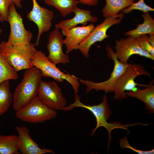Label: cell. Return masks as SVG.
<instances>
[{"label": "cell", "instance_id": "1", "mask_svg": "<svg viewBox=\"0 0 154 154\" xmlns=\"http://www.w3.org/2000/svg\"><path fill=\"white\" fill-rule=\"evenodd\" d=\"M75 107H82L89 110L94 115L97 124L95 128L92 130L91 135L93 136L97 129L99 127H103L108 132V149H109L110 142L112 137L111 132L115 129H121L127 130L128 127L139 125L140 123L121 124L120 122L114 121L108 123L107 120L112 114L108 102L107 96L106 93L104 95L102 102L97 105L90 106L86 105L82 103L80 100V97L77 94H75V102L67 106L64 108L62 110L67 111L72 110Z\"/></svg>", "mask_w": 154, "mask_h": 154}, {"label": "cell", "instance_id": "2", "mask_svg": "<svg viewBox=\"0 0 154 154\" xmlns=\"http://www.w3.org/2000/svg\"><path fill=\"white\" fill-rule=\"evenodd\" d=\"M41 77V71L35 67L25 70L23 78L13 95L12 106L15 111L16 112L25 106L37 96Z\"/></svg>", "mask_w": 154, "mask_h": 154}, {"label": "cell", "instance_id": "3", "mask_svg": "<svg viewBox=\"0 0 154 154\" xmlns=\"http://www.w3.org/2000/svg\"><path fill=\"white\" fill-rule=\"evenodd\" d=\"M35 45L13 46L2 41L0 43V51L17 72L31 68L33 66L31 59L36 50Z\"/></svg>", "mask_w": 154, "mask_h": 154}, {"label": "cell", "instance_id": "4", "mask_svg": "<svg viewBox=\"0 0 154 154\" xmlns=\"http://www.w3.org/2000/svg\"><path fill=\"white\" fill-rule=\"evenodd\" d=\"M31 63L33 66L41 71L42 77L51 78L59 82L65 80L71 85L75 94L78 93L80 86L78 78L74 75L61 72L41 50H36L32 57Z\"/></svg>", "mask_w": 154, "mask_h": 154}, {"label": "cell", "instance_id": "5", "mask_svg": "<svg viewBox=\"0 0 154 154\" xmlns=\"http://www.w3.org/2000/svg\"><path fill=\"white\" fill-rule=\"evenodd\" d=\"M57 114L56 110L48 107L37 96L28 104L16 111L15 116L23 121L35 123L54 119Z\"/></svg>", "mask_w": 154, "mask_h": 154}, {"label": "cell", "instance_id": "6", "mask_svg": "<svg viewBox=\"0 0 154 154\" xmlns=\"http://www.w3.org/2000/svg\"><path fill=\"white\" fill-rule=\"evenodd\" d=\"M106 50L108 56L114 63V69L110 78L105 81L100 82L78 79L80 82L86 86V93L93 90L97 91L103 90L106 93L113 92L114 87L117 80L127 69L128 63H123L120 61L114 50L108 44H106Z\"/></svg>", "mask_w": 154, "mask_h": 154}, {"label": "cell", "instance_id": "7", "mask_svg": "<svg viewBox=\"0 0 154 154\" xmlns=\"http://www.w3.org/2000/svg\"><path fill=\"white\" fill-rule=\"evenodd\" d=\"M145 75L151 77L150 73L140 64L128 63L125 72L117 80L114 87V97L117 100H121L127 97L125 94V91L134 90L136 86L146 87L148 84L136 83L135 79L138 76Z\"/></svg>", "mask_w": 154, "mask_h": 154}, {"label": "cell", "instance_id": "8", "mask_svg": "<svg viewBox=\"0 0 154 154\" xmlns=\"http://www.w3.org/2000/svg\"><path fill=\"white\" fill-rule=\"evenodd\" d=\"M7 21L10 27V32L7 44L13 46L28 45L31 43L33 37L31 32L27 30L20 14L16 10L15 5L12 2L9 6Z\"/></svg>", "mask_w": 154, "mask_h": 154}, {"label": "cell", "instance_id": "9", "mask_svg": "<svg viewBox=\"0 0 154 154\" xmlns=\"http://www.w3.org/2000/svg\"><path fill=\"white\" fill-rule=\"evenodd\" d=\"M122 12L116 15L105 18L101 24L97 25L90 33L78 46L79 50L86 58L89 57V50L91 46L95 42H101L110 37L106 34L108 29L112 26L120 23L124 16Z\"/></svg>", "mask_w": 154, "mask_h": 154}, {"label": "cell", "instance_id": "10", "mask_svg": "<svg viewBox=\"0 0 154 154\" xmlns=\"http://www.w3.org/2000/svg\"><path fill=\"white\" fill-rule=\"evenodd\" d=\"M37 96L43 103L56 110H62L67 104L61 88L55 82L41 80L38 85Z\"/></svg>", "mask_w": 154, "mask_h": 154}, {"label": "cell", "instance_id": "11", "mask_svg": "<svg viewBox=\"0 0 154 154\" xmlns=\"http://www.w3.org/2000/svg\"><path fill=\"white\" fill-rule=\"evenodd\" d=\"M115 53L120 61L128 63L129 58L133 54L154 60V57L141 48L140 46L138 37L129 36L126 38H121L115 41Z\"/></svg>", "mask_w": 154, "mask_h": 154}, {"label": "cell", "instance_id": "12", "mask_svg": "<svg viewBox=\"0 0 154 154\" xmlns=\"http://www.w3.org/2000/svg\"><path fill=\"white\" fill-rule=\"evenodd\" d=\"M33 8L27 14V17L37 26L38 33L35 45L38 46L42 34L50 30L54 15L52 11L40 6L36 0H33Z\"/></svg>", "mask_w": 154, "mask_h": 154}, {"label": "cell", "instance_id": "13", "mask_svg": "<svg viewBox=\"0 0 154 154\" xmlns=\"http://www.w3.org/2000/svg\"><path fill=\"white\" fill-rule=\"evenodd\" d=\"M48 40L47 48L49 52L47 56L48 59L56 64L68 63L70 59L67 54L63 51L64 40L59 29L56 28L50 33Z\"/></svg>", "mask_w": 154, "mask_h": 154}, {"label": "cell", "instance_id": "14", "mask_svg": "<svg viewBox=\"0 0 154 154\" xmlns=\"http://www.w3.org/2000/svg\"><path fill=\"white\" fill-rule=\"evenodd\" d=\"M95 26L92 23L87 26L75 27L70 29H61L62 35L66 37L64 40L66 50V54H68L76 48L81 42L91 32Z\"/></svg>", "mask_w": 154, "mask_h": 154}, {"label": "cell", "instance_id": "15", "mask_svg": "<svg viewBox=\"0 0 154 154\" xmlns=\"http://www.w3.org/2000/svg\"><path fill=\"white\" fill-rule=\"evenodd\" d=\"M16 129L18 133L20 147L19 151L23 154H42L50 153H54L52 150L41 148L32 139L29 129L24 125L16 126Z\"/></svg>", "mask_w": 154, "mask_h": 154}, {"label": "cell", "instance_id": "16", "mask_svg": "<svg viewBox=\"0 0 154 154\" xmlns=\"http://www.w3.org/2000/svg\"><path fill=\"white\" fill-rule=\"evenodd\" d=\"M74 16L72 19H66L61 21L55 25L56 28L70 29L76 27L78 24L86 25L88 22L93 23L98 20L97 17L93 16L91 14V11L81 9L76 6L73 10Z\"/></svg>", "mask_w": 154, "mask_h": 154}, {"label": "cell", "instance_id": "17", "mask_svg": "<svg viewBox=\"0 0 154 154\" xmlns=\"http://www.w3.org/2000/svg\"><path fill=\"white\" fill-rule=\"evenodd\" d=\"M154 80H151L146 88L140 89L138 86L131 91L125 92L127 97L136 98L143 102L145 109L148 114H151L154 112Z\"/></svg>", "mask_w": 154, "mask_h": 154}, {"label": "cell", "instance_id": "18", "mask_svg": "<svg viewBox=\"0 0 154 154\" xmlns=\"http://www.w3.org/2000/svg\"><path fill=\"white\" fill-rule=\"evenodd\" d=\"M141 15L144 19L143 23L139 24L135 29L126 32L125 36L138 37L143 34H154V20L148 12H143Z\"/></svg>", "mask_w": 154, "mask_h": 154}, {"label": "cell", "instance_id": "19", "mask_svg": "<svg viewBox=\"0 0 154 154\" xmlns=\"http://www.w3.org/2000/svg\"><path fill=\"white\" fill-rule=\"evenodd\" d=\"M20 143L18 135H0V154H18Z\"/></svg>", "mask_w": 154, "mask_h": 154}, {"label": "cell", "instance_id": "20", "mask_svg": "<svg viewBox=\"0 0 154 154\" xmlns=\"http://www.w3.org/2000/svg\"><path fill=\"white\" fill-rule=\"evenodd\" d=\"M106 4L102 11L105 18L117 15L122 10L129 6L135 0H105Z\"/></svg>", "mask_w": 154, "mask_h": 154}, {"label": "cell", "instance_id": "21", "mask_svg": "<svg viewBox=\"0 0 154 154\" xmlns=\"http://www.w3.org/2000/svg\"><path fill=\"white\" fill-rule=\"evenodd\" d=\"M9 80L0 83V117L8 111L13 102Z\"/></svg>", "mask_w": 154, "mask_h": 154}, {"label": "cell", "instance_id": "22", "mask_svg": "<svg viewBox=\"0 0 154 154\" xmlns=\"http://www.w3.org/2000/svg\"><path fill=\"white\" fill-rule=\"evenodd\" d=\"M44 3L53 6L59 11L63 17L70 14L77 5L80 3L76 0H43Z\"/></svg>", "mask_w": 154, "mask_h": 154}, {"label": "cell", "instance_id": "23", "mask_svg": "<svg viewBox=\"0 0 154 154\" xmlns=\"http://www.w3.org/2000/svg\"><path fill=\"white\" fill-rule=\"evenodd\" d=\"M17 72L0 51V83L7 80H17Z\"/></svg>", "mask_w": 154, "mask_h": 154}, {"label": "cell", "instance_id": "24", "mask_svg": "<svg viewBox=\"0 0 154 154\" xmlns=\"http://www.w3.org/2000/svg\"><path fill=\"white\" fill-rule=\"evenodd\" d=\"M134 10H138L142 11L143 13L149 11H154V9L147 5L144 2V0H139L136 3H132L129 6L121 11L124 14L130 13Z\"/></svg>", "mask_w": 154, "mask_h": 154}, {"label": "cell", "instance_id": "25", "mask_svg": "<svg viewBox=\"0 0 154 154\" xmlns=\"http://www.w3.org/2000/svg\"><path fill=\"white\" fill-rule=\"evenodd\" d=\"M148 37L146 34L139 36L138 37L139 43L142 49L154 57V47L149 42Z\"/></svg>", "mask_w": 154, "mask_h": 154}, {"label": "cell", "instance_id": "26", "mask_svg": "<svg viewBox=\"0 0 154 154\" xmlns=\"http://www.w3.org/2000/svg\"><path fill=\"white\" fill-rule=\"evenodd\" d=\"M12 2V0H0V15L4 21H7L9 9Z\"/></svg>", "mask_w": 154, "mask_h": 154}, {"label": "cell", "instance_id": "27", "mask_svg": "<svg viewBox=\"0 0 154 154\" xmlns=\"http://www.w3.org/2000/svg\"><path fill=\"white\" fill-rule=\"evenodd\" d=\"M120 146L121 148H128L140 154H154V149L149 151H143L135 149L132 147H131L128 143L127 138L125 136L123 139H120Z\"/></svg>", "mask_w": 154, "mask_h": 154}, {"label": "cell", "instance_id": "28", "mask_svg": "<svg viewBox=\"0 0 154 154\" xmlns=\"http://www.w3.org/2000/svg\"><path fill=\"white\" fill-rule=\"evenodd\" d=\"M82 4L89 6H96L98 0H78Z\"/></svg>", "mask_w": 154, "mask_h": 154}, {"label": "cell", "instance_id": "29", "mask_svg": "<svg viewBox=\"0 0 154 154\" xmlns=\"http://www.w3.org/2000/svg\"><path fill=\"white\" fill-rule=\"evenodd\" d=\"M148 40L149 43L154 47V34H149Z\"/></svg>", "mask_w": 154, "mask_h": 154}, {"label": "cell", "instance_id": "30", "mask_svg": "<svg viewBox=\"0 0 154 154\" xmlns=\"http://www.w3.org/2000/svg\"><path fill=\"white\" fill-rule=\"evenodd\" d=\"M23 0H12V1L14 2L15 6L19 8H22V6L21 2Z\"/></svg>", "mask_w": 154, "mask_h": 154}, {"label": "cell", "instance_id": "31", "mask_svg": "<svg viewBox=\"0 0 154 154\" xmlns=\"http://www.w3.org/2000/svg\"><path fill=\"white\" fill-rule=\"evenodd\" d=\"M0 21L1 22H4V21L3 20L2 18V17L0 15Z\"/></svg>", "mask_w": 154, "mask_h": 154}, {"label": "cell", "instance_id": "32", "mask_svg": "<svg viewBox=\"0 0 154 154\" xmlns=\"http://www.w3.org/2000/svg\"><path fill=\"white\" fill-rule=\"evenodd\" d=\"M2 29L0 27V35L2 33Z\"/></svg>", "mask_w": 154, "mask_h": 154}]
</instances>
